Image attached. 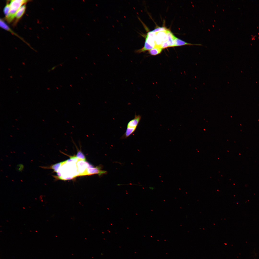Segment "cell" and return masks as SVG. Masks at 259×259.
Segmentation results:
<instances>
[{
    "mask_svg": "<svg viewBox=\"0 0 259 259\" xmlns=\"http://www.w3.org/2000/svg\"><path fill=\"white\" fill-rule=\"evenodd\" d=\"M28 0H13L9 3L10 10L8 17L6 19L9 22H11L15 17L16 14L19 9Z\"/></svg>",
    "mask_w": 259,
    "mask_h": 259,
    "instance_id": "cell-1",
    "label": "cell"
},
{
    "mask_svg": "<svg viewBox=\"0 0 259 259\" xmlns=\"http://www.w3.org/2000/svg\"><path fill=\"white\" fill-rule=\"evenodd\" d=\"M141 119V115H135L134 118L128 123L126 131L121 138H126L132 134L136 130Z\"/></svg>",
    "mask_w": 259,
    "mask_h": 259,
    "instance_id": "cell-2",
    "label": "cell"
},
{
    "mask_svg": "<svg viewBox=\"0 0 259 259\" xmlns=\"http://www.w3.org/2000/svg\"><path fill=\"white\" fill-rule=\"evenodd\" d=\"M166 31L156 33V35L155 41L156 45L160 46L163 42L167 40Z\"/></svg>",
    "mask_w": 259,
    "mask_h": 259,
    "instance_id": "cell-3",
    "label": "cell"
},
{
    "mask_svg": "<svg viewBox=\"0 0 259 259\" xmlns=\"http://www.w3.org/2000/svg\"><path fill=\"white\" fill-rule=\"evenodd\" d=\"M107 173L106 171L102 170L100 167H93L88 169L85 175H91L98 174L100 175L105 174Z\"/></svg>",
    "mask_w": 259,
    "mask_h": 259,
    "instance_id": "cell-4",
    "label": "cell"
},
{
    "mask_svg": "<svg viewBox=\"0 0 259 259\" xmlns=\"http://www.w3.org/2000/svg\"><path fill=\"white\" fill-rule=\"evenodd\" d=\"M166 32L169 47H175V40L176 37L168 29L167 30Z\"/></svg>",
    "mask_w": 259,
    "mask_h": 259,
    "instance_id": "cell-5",
    "label": "cell"
},
{
    "mask_svg": "<svg viewBox=\"0 0 259 259\" xmlns=\"http://www.w3.org/2000/svg\"><path fill=\"white\" fill-rule=\"evenodd\" d=\"M0 25L1 28L13 34L14 35L19 38L20 39L23 40L24 42L26 43L27 44L29 45L26 43L22 38H21V37L19 36L17 34L14 32V31H13L6 23L1 18L0 19Z\"/></svg>",
    "mask_w": 259,
    "mask_h": 259,
    "instance_id": "cell-6",
    "label": "cell"
},
{
    "mask_svg": "<svg viewBox=\"0 0 259 259\" xmlns=\"http://www.w3.org/2000/svg\"><path fill=\"white\" fill-rule=\"evenodd\" d=\"M184 45H195L201 46L202 45L199 44H194L187 43L178 39L177 37L176 38L175 40V47L181 46Z\"/></svg>",
    "mask_w": 259,
    "mask_h": 259,
    "instance_id": "cell-7",
    "label": "cell"
},
{
    "mask_svg": "<svg viewBox=\"0 0 259 259\" xmlns=\"http://www.w3.org/2000/svg\"><path fill=\"white\" fill-rule=\"evenodd\" d=\"M162 49L160 46L156 45L153 48L149 51V53L151 55L155 56L160 53Z\"/></svg>",
    "mask_w": 259,
    "mask_h": 259,
    "instance_id": "cell-8",
    "label": "cell"
},
{
    "mask_svg": "<svg viewBox=\"0 0 259 259\" xmlns=\"http://www.w3.org/2000/svg\"><path fill=\"white\" fill-rule=\"evenodd\" d=\"M26 6L25 4L21 6L17 12L15 18L17 19H20L24 14L26 9Z\"/></svg>",
    "mask_w": 259,
    "mask_h": 259,
    "instance_id": "cell-9",
    "label": "cell"
},
{
    "mask_svg": "<svg viewBox=\"0 0 259 259\" xmlns=\"http://www.w3.org/2000/svg\"><path fill=\"white\" fill-rule=\"evenodd\" d=\"M10 10V7L9 3L7 4L4 7L3 12L6 18L8 16Z\"/></svg>",
    "mask_w": 259,
    "mask_h": 259,
    "instance_id": "cell-10",
    "label": "cell"
},
{
    "mask_svg": "<svg viewBox=\"0 0 259 259\" xmlns=\"http://www.w3.org/2000/svg\"><path fill=\"white\" fill-rule=\"evenodd\" d=\"M76 157L78 159H82L85 161L86 160V158L84 155L80 150H79L78 151Z\"/></svg>",
    "mask_w": 259,
    "mask_h": 259,
    "instance_id": "cell-11",
    "label": "cell"
},
{
    "mask_svg": "<svg viewBox=\"0 0 259 259\" xmlns=\"http://www.w3.org/2000/svg\"><path fill=\"white\" fill-rule=\"evenodd\" d=\"M167 30L165 27H158L151 31L156 33L160 32L165 31Z\"/></svg>",
    "mask_w": 259,
    "mask_h": 259,
    "instance_id": "cell-12",
    "label": "cell"
},
{
    "mask_svg": "<svg viewBox=\"0 0 259 259\" xmlns=\"http://www.w3.org/2000/svg\"><path fill=\"white\" fill-rule=\"evenodd\" d=\"M160 46L163 49L169 47V45L167 41L163 42Z\"/></svg>",
    "mask_w": 259,
    "mask_h": 259,
    "instance_id": "cell-13",
    "label": "cell"
},
{
    "mask_svg": "<svg viewBox=\"0 0 259 259\" xmlns=\"http://www.w3.org/2000/svg\"><path fill=\"white\" fill-rule=\"evenodd\" d=\"M149 188L152 190H153L155 188L152 186H150L149 187Z\"/></svg>",
    "mask_w": 259,
    "mask_h": 259,
    "instance_id": "cell-14",
    "label": "cell"
},
{
    "mask_svg": "<svg viewBox=\"0 0 259 259\" xmlns=\"http://www.w3.org/2000/svg\"><path fill=\"white\" fill-rule=\"evenodd\" d=\"M58 66H55L53 67L51 69V70H53L54 69L57 67Z\"/></svg>",
    "mask_w": 259,
    "mask_h": 259,
    "instance_id": "cell-15",
    "label": "cell"
}]
</instances>
